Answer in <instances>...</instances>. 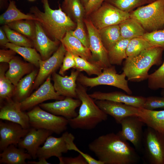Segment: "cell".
<instances>
[{"label":"cell","mask_w":164,"mask_h":164,"mask_svg":"<svg viewBox=\"0 0 164 164\" xmlns=\"http://www.w3.org/2000/svg\"><path fill=\"white\" fill-rule=\"evenodd\" d=\"M142 149L150 164H164V134L147 127L144 131Z\"/></svg>","instance_id":"ba28073f"},{"label":"cell","mask_w":164,"mask_h":164,"mask_svg":"<svg viewBox=\"0 0 164 164\" xmlns=\"http://www.w3.org/2000/svg\"><path fill=\"white\" fill-rule=\"evenodd\" d=\"M152 46L161 48L164 51V27L151 32H146L142 36Z\"/></svg>","instance_id":"ab89813d"},{"label":"cell","mask_w":164,"mask_h":164,"mask_svg":"<svg viewBox=\"0 0 164 164\" xmlns=\"http://www.w3.org/2000/svg\"><path fill=\"white\" fill-rule=\"evenodd\" d=\"M95 102L101 110L113 118L118 124H120L122 120L127 117H140L142 113L141 108L122 103L107 100H96Z\"/></svg>","instance_id":"4fadbf2b"},{"label":"cell","mask_w":164,"mask_h":164,"mask_svg":"<svg viewBox=\"0 0 164 164\" xmlns=\"http://www.w3.org/2000/svg\"><path fill=\"white\" fill-rule=\"evenodd\" d=\"M44 12L36 6L30 9V12L41 24L46 34L51 39L61 42L66 33L74 30L77 25L63 12L60 6L53 9L49 6L48 0H42Z\"/></svg>","instance_id":"7a4b0ae2"},{"label":"cell","mask_w":164,"mask_h":164,"mask_svg":"<svg viewBox=\"0 0 164 164\" xmlns=\"http://www.w3.org/2000/svg\"><path fill=\"white\" fill-rule=\"evenodd\" d=\"M38 161H28L27 163L29 164H50V163L48 162L46 160V159L43 158L38 159Z\"/></svg>","instance_id":"f907efd6"},{"label":"cell","mask_w":164,"mask_h":164,"mask_svg":"<svg viewBox=\"0 0 164 164\" xmlns=\"http://www.w3.org/2000/svg\"><path fill=\"white\" fill-rule=\"evenodd\" d=\"M60 42L64 45L67 51L74 55L80 56L91 62L92 55L90 49L72 35L69 31L66 33Z\"/></svg>","instance_id":"603a6c76"},{"label":"cell","mask_w":164,"mask_h":164,"mask_svg":"<svg viewBox=\"0 0 164 164\" xmlns=\"http://www.w3.org/2000/svg\"><path fill=\"white\" fill-rule=\"evenodd\" d=\"M65 5L76 21L83 20L86 14L85 10L80 0H69L67 3Z\"/></svg>","instance_id":"60d3db41"},{"label":"cell","mask_w":164,"mask_h":164,"mask_svg":"<svg viewBox=\"0 0 164 164\" xmlns=\"http://www.w3.org/2000/svg\"><path fill=\"white\" fill-rule=\"evenodd\" d=\"M152 47L153 46L142 37L134 38L129 40L126 49V54L128 57H133Z\"/></svg>","instance_id":"e575fe53"},{"label":"cell","mask_w":164,"mask_h":164,"mask_svg":"<svg viewBox=\"0 0 164 164\" xmlns=\"http://www.w3.org/2000/svg\"><path fill=\"white\" fill-rule=\"evenodd\" d=\"M53 133L49 130L31 127L18 145L19 148L26 149L32 158L35 159L37 158V152L40 146Z\"/></svg>","instance_id":"ac0fdd59"},{"label":"cell","mask_w":164,"mask_h":164,"mask_svg":"<svg viewBox=\"0 0 164 164\" xmlns=\"http://www.w3.org/2000/svg\"><path fill=\"white\" fill-rule=\"evenodd\" d=\"M95 100H107L123 103L134 107L143 108L146 97L142 96H132L120 91L108 93L96 91L89 94Z\"/></svg>","instance_id":"7402d4cb"},{"label":"cell","mask_w":164,"mask_h":164,"mask_svg":"<svg viewBox=\"0 0 164 164\" xmlns=\"http://www.w3.org/2000/svg\"><path fill=\"white\" fill-rule=\"evenodd\" d=\"M130 40L122 39L108 51L109 60L111 65H121L123 60L127 58L126 50Z\"/></svg>","instance_id":"f546056e"},{"label":"cell","mask_w":164,"mask_h":164,"mask_svg":"<svg viewBox=\"0 0 164 164\" xmlns=\"http://www.w3.org/2000/svg\"><path fill=\"white\" fill-rule=\"evenodd\" d=\"M161 95L164 97V88L162 89L161 93Z\"/></svg>","instance_id":"db71d44e"},{"label":"cell","mask_w":164,"mask_h":164,"mask_svg":"<svg viewBox=\"0 0 164 164\" xmlns=\"http://www.w3.org/2000/svg\"><path fill=\"white\" fill-rule=\"evenodd\" d=\"M29 0V1H34L35 0Z\"/></svg>","instance_id":"9f6ffc18"},{"label":"cell","mask_w":164,"mask_h":164,"mask_svg":"<svg viewBox=\"0 0 164 164\" xmlns=\"http://www.w3.org/2000/svg\"><path fill=\"white\" fill-rule=\"evenodd\" d=\"M29 120L30 127L43 129L60 134L66 131L68 120L61 116H57L36 106L27 112Z\"/></svg>","instance_id":"52a82bcc"},{"label":"cell","mask_w":164,"mask_h":164,"mask_svg":"<svg viewBox=\"0 0 164 164\" xmlns=\"http://www.w3.org/2000/svg\"><path fill=\"white\" fill-rule=\"evenodd\" d=\"M38 73L36 70H33L19 81L15 86L14 101L21 102L29 96L31 89Z\"/></svg>","instance_id":"4316f807"},{"label":"cell","mask_w":164,"mask_h":164,"mask_svg":"<svg viewBox=\"0 0 164 164\" xmlns=\"http://www.w3.org/2000/svg\"><path fill=\"white\" fill-rule=\"evenodd\" d=\"M29 129L23 128L16 123L0 121V151L2 152L9 145L18 144L26 134Z\"/></svg>","instance_id":"2e32d148"},{"label":"cell","mask_w":164,"mask_h":164,"mask_svg":"<svg viewBox=\"0 0 164 164\" xmlns=\"http://www.w3.org/2000/svg\"><path fill=\"white\" fill-rule=\"evenodd\" d=\"M22 19L37 21L32 15L26 14L22 12L17 8L15 2L10 1L7 10L0 15V23L7 25L13 22Z\"/></svg>","instance_id":"f1b7e54d"},{"label":"cell","mask_w":164,"mask_h":164,"mask_svg":"<svg viewBox=\"0 0 164 164\" xmlns=\"http://www.w3.org/2000/svg\"><path fill=\"white\" fill-rule=\"evenodd\" d=\"M60 164H88L85 159L79 154L75 157H64L59 158Z\"/></svg>","instance_id":"bcb514c9"},{"label":"cell","mask_w":164,"mask_h":164,"mask_svg":"<svg viewBox=\"0 0 164 164\" xmlns=\"http://www.w3.org/2000/svg\"><path fill=\"white\" fill-rule=\"evenodd\" d=\"M105 2L128 13L144 4H149L148 0H105Z\"/></svg>","instance_id":"74e56055"},{"label":"cell","mask_w":164,"mask_h":164,"mask_svg":"<svg viewBox=\"0 0 164 164\" xmlns=\"http://www.w3.org/2000/svg\"><path fill=\"white\" fill-rule=\"evenodd\" d=\"M69 132H66L59 138L49 136L40 147L37 153L38 159H47L52 156L58 158L62 156V154L67 153L69 150L67 142V138Z\"/></svg>","instance_id":"e0dca14e"},{"label":"cell","mask_w":164,"mask_h":164,"mask_svg":"<svg viewBox=\"0 0 164 164\" xmlns=\"http://www.w3.org/2000/svg\"><path fill=\"white\" fill-rule=\"evenodd\" d=\"M8 63L9 69L5 75L15 87L23 76L33 70L31 65L32 64L25 63L16 57H14Z\"/></svg>","instance_id":"d4e9b609"},{"label":"cell","mask_w":164,"mask_h":164,"mask_svg":"<svg viewBox=\"0 0 164 164\" xmlns=\"http://www.w3.org/2000/svg\"><path fill=\"white\" fill-rule=\"evenodd\" d=\"M82 2L84 4V6L86 5V4H87V2L88 0H81Z\"/></svg>","instance_id":"816d5d0a"},{"label":"cell","mask_w":164,"mask_h":164,"mask_svg":"<svg viewBox=\"0 0 164 164\" xmlns=\"http://www.w3.org/2000/svg\"><path fill=\"white\" fill-rule=\"evenodd\" d=\"M90 15V20L98 30L107 26L119 25L130 17V13L122 11L106 2Z\"/></svg>","instance_id":"9c48e42d"},{"label":"cell","mask_w":164,"mask_h":164,"mask_svg":"<svg viewBox=\"0 0 164 164\" xmlns=\"http://www.w3.org/2000/svg\"><path fill=\"white\" fill-rule=\"evenodd\" d=\"M119 26L122 39H130L142 37L146 32L138 22L130 17L123 21Z\"/></svg>","instance_id":"83f0119b"},{"label":"cell","mask_w":164,"mask_h":164,"mask_svg":"<svg viewBox=\"0 0 164 164\" xmlns=\"http://www.w3.org/2000/svg\"><path fill=\"white\" fill-rule=\"evenodd\" d=\"M64 98V96L59 95L55 91L50 75L37 90L20 103L22 110L24 111L33 108L45 101L60 100Z\"/></svg>","instance_id":"7c38bea8"},{"label":"cell","mask_w":164,"mask_h":164,"mask_svg":"<svg viewBox=\"0 0 164 164\" xmlns=\"http://www.w3.org/2000/svg\"><path fill=\"white\" fill-rule=\"evenodd\" d=\"M6 67L1 65L0 67V97L1 100L11 99L14 95L15 87L5 76Z\"/></svg>","instance_id":"836d02e7"},{"label":"cell","mask_w":164,"mask_h":164,"mask_svg":"<svg viewBox=\"0 0 164 164\" xmlns=\"http://www.w3.org/2000/svg\"><path fill=\"white\" fill-rule=\"evenodd\" d=\"M6 101L1 108L0 119L17 123L24 128L29 129L31 127L29 117L27 113L22 110L20 102L11 99Z\"/></svg>","instance_id":"d6986e66"},{"label":"cell","mask_w":164,"mask_h":164,"mask_svg":"<svg viewBox=\"0 0 164 164\" xmlns=\"http://www.w3.org/2000/svg\"><path fill=\"white\" fill-rule=\"evenodd\" d=\"M5 32L9 42L15 45L22 46L32 47V41L21 33L11 29L7 25L2 27Z\"/></svg>","instance_id":"d590c367"},{"label":"cell","mask_w":164,"mask_h":164,"mask_svg":"<svg viewBox=\"0 0 164 164\" xmlns=\"http://www.w3.org/2000/svg\"><path fill=\"white\" fill-rule=\"evenodd\" d=\"M35 37L32 40L34 46L39 53L43 60H46L57 49L59 41L52 40L48 36L39 23L34 21Z\"/></svg>","instance_id":"44dd1931"},{"label":"cell","mask_w":164,"mask_h":164,"mask_svg":"<svg viewBox=\"0 0 164 164\" xmlns=\"http://www.w3.org/2000/svg\"><path fill=\"white\" fill-rule=\"evenodd\" d=\"M74 136L71 133H69L67 138V142L69 150H74L78 152L85 159L88 164H104L102 162L96 160L90 155L80 151L74 143Z\"/></svg>","instance_id":"b9f144b4"},{"label":"cell","mask_w":164,"mask_h":164,"mask_svg":"<svg viewBox=\"0 0 164 164\" xmlns=\"http://www.w3.org/2000/svg\"><path fill=\"white\" fill-rule=\"evenodd\" d=\"M88 147L104 164H133L140 159L127 141L113 132L99 136L89 143Z\"/></svg>","instance_id":"6da1fadb"},{"label":"cell","mask_w":164,"mask_h":164,"mask_svg":"<svg viewBox=\"0 0 164 164\" xmlns=\"http://www.w3.org/2000/svg\"><path fill=\"white\" fill-rule=\"evenodd\" d=\"M164 0H158L142 6L130 12L146 32L161 29L164 27Z\"/></svg>","instance_id":"5b68a950"},{"label":"cell","mask_w":164,"mask_h":164,"mask_svg":"<svg viewBox=\"0 0 164 164\" xmlns=\"http://www.w3.org/2000/svg\"><path fill=\"white\" fill-rule=\"evenodd\" d=\"M76 64L74 55L71 53L67 51L59 72V74L63 76L66 71L71 68H74Z\"/></svg>","instance_id":"f6af8a7d"},{"label":"cell","mask_w":164,"mask_h":164,"mask_svg":"<svg viewBox=\"0 0 164 164\" xmlns=\"http://www.w3.org/2000/svg\"></svg>","instance_id":"6f0895ef"},{"label":"cell","mask_w":164,"mask_h":164,"mask_svg":"<svg viewBox=\"0 0 164 164\" xmlns=\"http://www.w3.org/2000/svg\"><path fill=\"white\" fill-rule=\"evenodd\" d=\"M148 0L149 2V4L158 0Z\"/></svg>","instance_id":"f5cc1de1"},{"label":"cell","mask_w":164,"mask_h":164,"mask_svg":"<svg viewBox=\"0 0 164 164\" xmlns=\"http://www.w3.org/2000/svg\"><path fill=\"white\" fill-rule=\"evenodd\" d=\"M81 104L78 98L66 97L63 99L54 102L41 103L39 106L43 110L57 116L69 119L77 116L76 109Z\"/></svg>","instance_id":"9a60e30c"},{"label":"cell","mask_w":164,"mask_h":164,"mask_svg":"<svg viewBox=\"0 0 164 164\" xmlns=\"http://www.w3.org/2000/svg\"><path fill=\"white\" fill-rule=\"evenodd\" d=\"M76 91L81 104L77 116L68 119V125L71 128L91 130L107 119L108 115L98 106L84 86L77 82Z\"/></svg>","instance_id":"3957f363"},{"label":"cell","mask_w":164,"mask_h":164,"mask_svg":"<svg viewBox=\"0 0 164 164\" xmlns=\"http://www.w3.org/2000/svg\"><path fill=\"white\" fill-rule=\"evenodd\" d=\"M105 0H88L84 6L86 15H89L99 8Z\"/></svg>","instance_id":"7dc6e473"},{"label":"cell","mask_w":164,"mask_h":164,"mask_svg":"<svg viewBox=\"0 0 164 164\" xmlns=\"http://www.w3.org/2000/svg\"><path fill=\"white\" fill-rule=\"evenodd\" d=\"M76 28L69 32L72 35L80 41L85 47L89 48L88 38L84 29L83 20H78L76 21Z\"/></svg>","instance_id":"7bdbcfd3"},{"label":"cell","mask_w":164,"mask_h":164,"mask_svg":"<svg viewBox=\"0 0 164 164\" xmlns=\"http://www.w3.org/2000/svg\"><path fill=\"white\" fill-rule=\"evenodd\" d=\"M103 44L108 51L122 39L119 25L104 27L99 30Z\"/></svg>","instance_id":"4dcf8cb0"},{"label":"cell","mask_w":164,"mask_h":164,"mask_svg":"<svg viewBox=\"0 0 164 164\" xmlns=\"http://www.w3.org/2000/svg\"><path fill=\"white\" fill-rule=\"evenodd\" d=\"M34 21L22 19L13 22L7 25L11 29L21 33L32 41L34 38L35 33Z\"/></svg>","instance_id":"d6a6232c"},{"label":"cell","mask_w":164,"mask_h":164,"mask_svg":"<svg viewBox=\"0 0 164 164\" xmlns=\"http://www.w3.org/2000/svg\"><path fill=\"white\" fill-rule=\"evenodd\" d=\"M122 129L117 134L122 139L130 141L135 149H142L144 123L137 116H130L123 119L121 122Z\"/></svg>","instance_id":"8fae6325"},{"label":"cell","mask_w":164,"mask_h":164,"mask_svg":"<svg viewBox=\"0 0 164 164\" xmlns=\"http://www.w3.org/2000/svg\"><path fill=\"white\" fill-rule=\"evenodd\" d=\"M142 108L152 110L164 109V97L150 96L146 97Z\"/></svg>","instance_id":"ee69618b"},{"label":"cell","mask_w":164,"mask_h":164,"mask_svg":"<svg viewBox=\"0 0 164 164\" xmlns=\"http://www.w3.org/2000/svg\"><path fill=\"white\" fill-rule=\"evenodd\" d=\"M67 51L64 46L61 43L51 56L46 60H41L39 61V69L33 84V88L38 87L51 73L61 66Z\"/></svg>","instance_id":"5bb4252c"},{"label":"cell","mask_w":164,"mask_h":164,"mask_svg":"<svg viewBox=\"0 0 164 164\" xmlns=\"http://www.w3.org/2000/svg\"><path fill=\"white\" fill-rule=\"evenodd\" d=\"M16 53L13 50H0V62L9 63L14 57Z\"/></svg>","instance_id":"c3c4849f"},{"label":"cell","mask_w":164,"mask_h":164,"mask_svg":"<svg viewBox=\"0 0 164 164\" xmlns=\"http://www.w3.org/2000/svg\"><path fill=\"white\" fill-rule=\"evenodd\" d=\"M123 73H117L115 67L111 66L104 68L102 73L94 77H89L80 73L77 79L78 83L84 87H94L100 85L112 86L120 89L128 94L131 95L132 91L129 87L128 80Z\"/></svg>","instance_id":"8992f818"},{"label":"cell","mask_w":164,"mask_h":164,"mask_svg":"<svg viewBox=\"0 0 164 164\" xmlns=\"http://www.w3.org/2000/svg\"><path fill=\"white\" fill-rule=\"evenodd\" d=\"M84 22L88 34L89 49L92 55L91 62L101 67L103 69L111 66L108 58V51L103 44L99 30L90 19H84Z\"/></svg>","instance_id":"30bf717a"},{"label":"cell","mask_w":164,"mask_h":164,"mask_svg":"<svg viewBox=\"0 0 164 164\" xmlns=\"http://www.w3.org/2000/svg\"><path fill=\"white\" fill-rule=\"evenodd\" d=\"M12 144L3 150L0 154V164H26V159L32 157L24 149L16 148Z\"/></svg>","instance_id":"cb8c5ba5"},{"label":"cell","mask_w":164,"mask_h":164,"mask_svg":"<svg viewBox=\"0 0 164 164\" xmlns=\"http://www.w3.org/2000/svg\"><path fill=\"white\" fill-rule=\"evenodd\" d=\"M74 56L76 63L74 69L80 72L84 71L89 76H98L102 73L103 68L101 67L80 56L75 55Z\"/></svg>","instance_id":"8d00e7d4"},{"label":"cell","mask_w":164,"mask_h":164,"mask_svg":"<svg viewBox=\"0 0 164 164\" xmlns=\"http://www.w3.org/2000/svg\"><path fill=\"white\" fill-rule=\"evenodd\" d=\"M163 50L159 47H152L142 51L137 55L127 57L122 67L123 73L127 80L139 82L148 79V72L153 65L162 62Z\"/></svg>","instance_id":"277c9868"},{"label":"cell","mask_w":164,"mask_h":164,"mask_svg":"<svg viewBox=\"0 0 164 164\" xmlns=\"http://www.w3.org/2000/svg\"><path fill=\"white\" fill-rule=\"evenodd\" d=\"M9 42L6 33L2 27L0 28V44L1 46H4L7 43Z\"/></svg>","instance_id":"681fc988"},{"label":"cell","mask_w":164,"mask_h":164,"mask_svg":"<svg viewBox=\"0 0 164 164\" xmlns=\"http://www.w3.org/2000/svg\"><path fill=\"white\" fill-rule=\"evenodd\" d=\"M5 46L21 55L29 63L37 67H39L41 56L35 48L18 46L9 42L7 43Z\"/></svg>","instance_id":"1f68e13d"},{"label":"cell","mask_w":164,"mask_h":164,"mask_svg":"<svg viewBox=\"0 0 164 164\" xmlns=\"http://www.w3.org/2000/svg\"><path fill=\"white\" fill-rule=\"evenodd\" d=\"M69 0H64V5H66L68 3Z\"/></svg>","instance_id":"11a10c76"},{"label":"cell","mask_w":164,"mask_h":164,"mask_svg":"<svg viewBox=\"0 0 164 164\" xmlns=\"http://www.w3.org/2000/svg\"><path fill=\"white\" fill-rule=\"evenodd\" d=\"M147 80L150 89L155 90L164 88V62L158 69L149 75Z\"/></svg>","instance_id":"f35d334b"},{"label":"cell","mask_w":164,"mask_h":164,"mask_svg":"<svg viewBox=\"0 0 164 164\" xmlns=\"http://www.w3.org/2000/svg\"><path fill=\"white\" fill-rule=\"evenodd\" d=\"M142 113L139 117L147 127L164 134V110L155 111L141 108Z\"/></svg>","instance_id":"484cf974"},{"label":"cell","mask_w":164,"mask_h":164,"mask_svg":"<svg viewBox=\"0 0 164 164\" xmlns=\"http://www.w3.org/2000/svg\"><path fill=\"white\" fill-rule=\"evenodd\" d=\"M80 72L77 69L73 70L70 76H65L53 72L52 74L53 86L57 93L64 97L77 98L76 82Z\"/></svg>","instance_id":"ffe728a7"}]
</instances>
